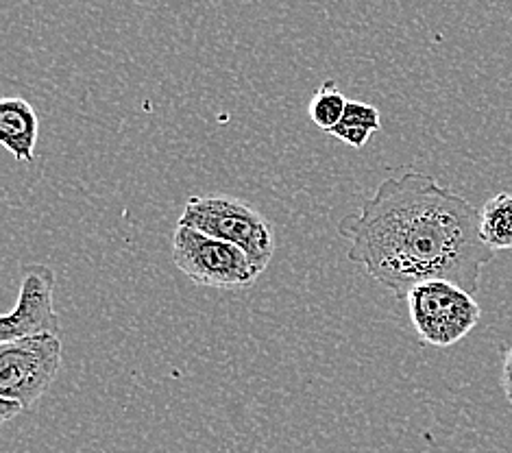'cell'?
I'll use <instances>...</instances> for the list:
<instances>
[{
	"label": "cell",
	"mask_w": 512,
	"mask_h": 453,
	"mask_svg": "<svg viewBox=\"0 0 512 453\" xmlns=\"http://www.w3.org/2000/svg\"><path fill=\"white\" fill-rule=\"evenodd\" d=\"M334 129H358L375 133L382 129V116L373 105H367L362 101H349L343 118H340Z\"/></svg>",
	"instance_id": "10"
},
{
	"label": "cell",
	"mask_w": 512,
	"mask_h": 453,
	"mask_svg": "<svg viewBox=\"0 0 512 453\" xmlns=\"http://www.w3.org/2000/svg\"><path fill=\"white\" fill-rule=\"evenodd\" d=\"M502 388H504V395L506 401L510 403L512 408V345L506 351V358H504V369H502Z\"/></svg>",
	"instance_id": "11"
},
{
	"label": "cell",
	"mask_w": 512,
	"mask_h": 453,
	"mask_svg": "<svg viewBox=\"0 0 512 453\" xmlns=\"http://www.w3.org/2000/svg\"><path fill=\"white\" fill-rule=\"evenodd\" d=\"M62 366V340L42 334L0 342V399L24 412L40 401Z\"/></svg>",
	"instance_id": "5"
},
{
	"label": "cell",
	"mask_w": 512,
	"mask_h": 453,
	"mask_svg": "<svg viewBox=\"0 0 512 453\" xmlns=\"http://www.w3.org/2000/svg\"><path fill=\"white\" fill-rule=\"evenodd\" d=\"M173 260L192 284L236 290L255 284L262 275L247 251L225 240L179 225L173 234Z\"/></svg>",
	"instance_id": "4"
},
{
	"label": "cell",
	"mask_w": 512,
	"mask_h": 453,
	"mask_svg": "<svg viewBox=\"0 0 512 453\" xmlns=\"http://www.w3.org/2000/svg\"><path fill=\"white\" fill-rule=\"evenodd\" d=\"M414 332L425 345L447 349L480 323L482 308L471 292L447 279H430L412 286L406 295Z\"/></svg>",
	"instance_id": "3"
},
{
	"label": "cell",
	"mask_w": 512,
	"mask_h": 453,
	"mask_svg": "<svg viewBox=\"0 0 512 453\" xmlns=\"http://www.w3.org/2000/svg\"><path fill=\"white\" fill-rule=\"evenodd\" d=\"M179 225L236 244V247L249 253L253 264L262 273L275 253L273 225L255 207L234 197H221L218 194V197L188 199Z\"/></svg>",
	"instance_id": "2"
},
{
	"label": "cell",
	"mask_w": 512,
	"mask_h": 453,
	"mask_svg": "<svg viewBox=\"0 0 512 453\" xmlns=\"http://www.w3.org/2000/svg\"><path fill=\"white\" fill-rule=\"evenodd\" d=\"M40 122L29 101L7 96L0 101V142L18 162H33Z\"/></svg>",
	"instance_id": "7"
},
{
	"label": "cell",
	"mask_w": 512,
	"mask_h": 453,
	"mask_svg": "<svg viewBox=\"0 0 512 453\" xmlns=\"http://www.w3.org/2000/svg\"><path fill=\"white\" fill-rule=\"evenodd\" d=\"M55 273L44 264L22 268V286L16 308L0 318V342L51 334L59 336V318L53 308Z\"/></svg>",
	"instance_id": "6"
},
{
	"label": "cell",
	"mask_w": 512,
	"mask_h": 453,
	"mask_svg": "<svg viewBox=\"0 0 512 453\" xmlns=\"http://www.w3.org/2000/svg\"><path fill=\"white\" fill-rule=\"evenodd\" d=\"M347 103L349 101L345 99V94L336 88V83L327 81V83H323V88H319V92L312 96L310 120L321 131L329 133L338 125L340 118H343Z\"/></svg>",
	"instance_id": "9"
},
{
	"label": "cell",
	"mask_w": 512,
	"mask_h": 453,
	"mask_svg": "<svg viewBox=\"0 0 512 453\" xmlns=\"http://www.w3.org/2000/svg\"><path fill=\"white\" fill-rule=\"evenodd\" d=\"M480 236L493 251H512V194L499 192L480 210Z\"/></svg>",
	"instance_id": "8"
},
{
	"label": "cell",
	"mask_w": 512,
	"mask_h": 453,
	"mask_svg": "<svg viewBox=\"0 0 512 453\" xmlns=\"http://www.w3.org/2000/svg\"><path fill=\"white\" fill-rule=\"evenodd\" d=\"M338 234L349 244V260L399 299L430 279L454 281L475 295L495 255L480 236V212L417 170L384 179L358 214L340 220Z\"/></svg>",
	"instance_id": "1"
}]
</instances>
